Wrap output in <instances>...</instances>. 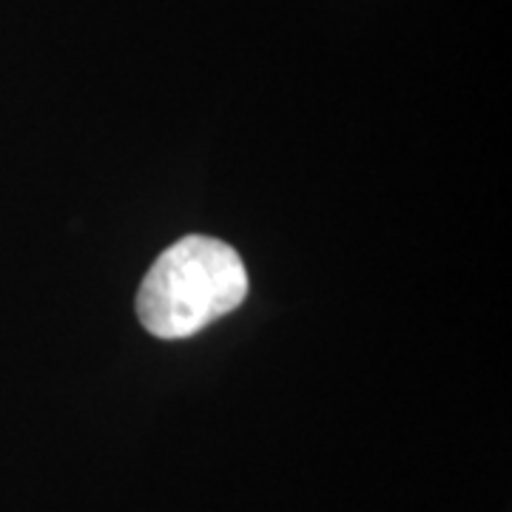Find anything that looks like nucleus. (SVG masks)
<instances>
[{
  "mask_svg": "<svg viewBox=\"0 0 512 512\" xmlns=\"http://www.w3.org/2000/svg\"><path fill=\"white\" fill-rule=\"evenodd\" d=\"M248 296L242 256L220 239L185 237L157 256L137 293L143 328L160 339H188Z\"/></svg>",
  "mask_w": 512,
  "mask_h": 512,
  "instance_id": "obj_1",
  "label": "nucleus"
}]
</instances>
